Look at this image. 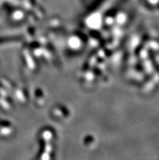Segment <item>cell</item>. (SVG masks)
I'll return each mask as SVG.
<instances>
[]
</instances>
